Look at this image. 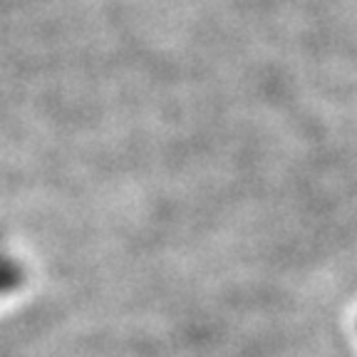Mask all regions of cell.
Returning <instances> with one entry per match:
<instances>
[{
  "label": "cell",
  "mask_w": 357,
  "mask_h": 357,
  "mask_svg": "<svg viewBox=\"0 0 357 357\" xmlns=\"http://www.w3.org/2000/svg\"><path fill=\"white\" fill-rule=\"evenodd\" d=\"M22 280V268L10 256L0 253V293H8Z\"/></svg>",
  "instance_id": "1"
}]
</instances>
